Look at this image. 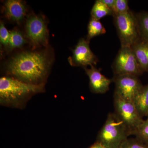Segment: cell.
Segmentation results:
<instances>
[{
    "label": "cell",
    "mask_w": 148,
    "mask_h": 148,
    "mask_svg": "<svg viewBox=\"0 0 148 148\" xmlns=\"http://www.w3.org/2000/svg\"><path fill=\"white\" fill-rule=\"evenodd\" d=\"M10 38V32H8L3 23L1 22L0 24V41L5 47L8 45Z\"/></svg>",
    "instance_id": "cell-21"
},
{
    "label": "cell",
    "mask_w": 148,
    "mask_h": 148,
    "mask_svg": "<svg viewBox=\"0 0 148 148\" xmlns=\"http://www.w3.org/2000/svg\"><path fill=\"white\" fill-rule=\"evenodd\" d=\"M90 67V69L84 68L86 73L89 77L90 90L96 94L106 93L109 90L110 84L112 80L105 77L94 66Z\"/></svg>",
    "instance_id": "cell-10"
},
{
    "label": "cell",
    "mask_w": 148,
    "mask_h": 148,
    "mask_svg": "<svg viewBox=\"0 0 148 148\" xmlns=\"http://www.w3.org/2000/svg\"><path fill=\"white\" fill-rule=\"evenodd\" d=\"M91 18L100 20V19L108 15L113 16L114 12L112 10L108 7L100 0L95 1L91 9Z\"/></svg>",
    "instance_id": "cell-14"
},
{
    "label": "cell",
    "mask_w": 148,
    "mask_h": 148,
    "mask_svg": "<svg viewBox=\"0 0 148 148\" xmlns=\"http://www.w3.org/2000/svg\"><path fill=\"white\" fill-rule=\"evenodd\" d=\"M5 12L7 17L12 21L19 23L24 18L26 8L23 2L19 0H9L4 5Z\"/></svg>",
    "instance_id": "cell-11"
},
{
    "label": "cell",
    "mask_w": 148,
    "mask_h": 148,
    "mask_svg": "<svg viewBox=\"0 0 148 148\" xmlns=\"http://www.w3.org/2000/svg\"><path fill=\"white\" fill-rule=\"evenodd\" d=\"M118 148H148V146L136 138H127Z\"/></svg>",
    "instance_id": "cell-19"
},
{
    "label": "cell",
    "mask_w": 148,
    "mask_h": 148,
    "mask_svg": "<svg viewBox=\"0 0 148 148\" xmlns=\"http://www.w3.org/2000/svg\"><path fill=\"white\" fill-rule=\"evenodd\" d=\"M89 148H106L104 146L102 145L101 144L98 142H95L94 144L92 145Z\"/></svg>",
    "instance_id": "cell-23"
},
{
    "label": "cell",
    "mask_w": 148,
    "mask_h": 148,
    "mask_svg": "<svg viewBox=\"0 0 148 148\" xmlns=\"http://www.w3.org/2000/svg\"><path fill=\"white\" fill-rule=\"evenodd\" d=\"M114 113L127 127L130 133L134 135L144 120L132 102L126 101L114 93Z\"/></svg>",
    "instance_id": "cell-5"
},
{
    "label": "cell",
    "mask_w": 148,
    "mask_h": 148,
    "mask_svg": "<svg viewBox=\"0 0 148 148\" xmlns=\"http://www.w3.org/2000/svg\"><path fill=\"white\" fill-rule=\"evenodd\" d=\"M131 47L141 70L148 72V42L140 38Z\"/></svg>",
    "instance_id": "cell-12"
},
{
    "label": "cell",
    "mask_w": 148,
    "mask_h": 148,
    "mask_svg": "<svg viewBox=\"0 0 148 148\" xmlns=\"http://www.w3.org/2000/svg\"><path fill=\"white\" fill-rule=\"evenodd\" d=\"M135 108L143 117L148 113V84L143 86L132 101Z\"/></svg>",
    "instance_id": "cell-13"
},
{
    "label": "cell",
    "mask_w": 148,
    "mask_h": 148,
    "mask_svg": "<svg viewBox=\"0 0 148 148\" xmlns=\"http://www.w3.org/2000/svg\"><path fill=\"white\" fill-rule=\"evenodd\" d=\"M130 10L127 0H115L114 5L112 9L114 15L126 13ZM113 15V16H114Z\"/></svg>",
    "instance_id": "cell-20"
},
{
    "label": "cell",
    "mask_w": 148,
    "mask_h": 148,
    "mask_svg": "<svg viewBox=\"0 0 148 148\" xmlns=\"http://www.w3.org/2000/svg\"><path fill=\"white\" fill-rule=\"evenodd\" d=\"M131 135L127 127L114 113H110L98 133L97 142L106 148H118Z\"/></svg>",
    "instance_id": "cell-2"
},
{
    "label": "cell",
    "mask_w": 148,
    "mask_h": 148,
    "mask_svg": "<svg viewBox=\"0 0 148 148\" xmlns=\"http://www.w3.org/2000/svg\"><path fill=\"white\" fill-rule=\"evenodd\" d=\"M147 118H148V113L147 114Z\"/></svg>",
    "instance_id": "cell-24"
},
{
    "label": "cell",
    "mask_w": 148,
    "mask_h": 148,
    "mask_svg": "<svg viewBox=\"0 0 148 148\" xmlns=\"http://www.w3.org/2000/svg\"><path fill=\"white\" fill-rule=\"evenodd\" d=\"M140 38L148 42V12H140L135 14Z\"/></svg>",
    "instance_id": "cell-15"
},
{
    "label": "cell",
    "mask_w": 148,
    "mask_h": 148,
    "mask_svg": "<svg viewBox=\"0 0 148 148\" xmlns=\"http://www.w3.org/2000/svg\"><path fill=\"white\" fill-rule=\"evenodd\" d=\"M25 42V40L21 32L17 30L10 32L8 46L10 49L20 47L24 45Z\"/></svg>",
    "instance_id": "cell-17"
},
{
    "label": "cell",
    "mask_w": 148,
    "mask_h": 148,
    "mask_svg": "<svg viewBox=\"0 0 148 148\" xmlns=\"http://www.w3.org/2000/svg\"><path fill=\"white\" fill-rule=\"evenodd\" d=\"M27 36L34 46L44 45L47 41L46 25L40 16L33 15L27 19L26 24Z\"/></svg>",
    "instance_id": "cell-9"
},
{
    "label": "cell",
    "mask_w": 148,
    "mask_h": 148,
    "mask_svg": "<svg viewBox=\"0 0 148 148\" xmlns=\"http://www.w3.org/2000/svg\"><path fill=\"white\" fill-rule=\"evenodd\" d=\"M47 54L40 52H24L12 58L9 72L24 82L34 84L44 77L50 65Z\"/></svg>",
    "instance_id": "cell-1"
},
{
    "label": "cell",
    "mask_w": 148,
    "mask_h": 148,
    "mask_svg": "<svg viewBox=\"0 0 148 148\" xmlns=\"http://www.w3.org/2000/svg\"><path fill=\"white\" fill-rule=\"evenodd\" d=\"M134 135H135V138L148 146V118L144 120L140 125Z\"/></svg>",
    "instance_id": "cell-18"
},
{
    "label": "cell",
    "mask_w": 148,
    "mask_h": 148,
    "mask_svg": "<svg viewBox=\"0 0 148 148\" xmlns=\"http://www.w3.org/2000/svg\"><path fill=\"white\" fill-rule=\"evenodd\" d=\"M89 42L84 38L79 40L73 51V55L69 58L70 64L74 66H94L98 61L89 45Z\"/></svg>",
    "instance_id": "cell-8"
},
{
    "label": "cell",
    "mask_w": 148,
    "mask_h": 148,
    "mask_svg": "<svg viewBox=\"0 0 148 148\" xmlns=\"http://www.w3.org/2000/svg\"><path fill=\"white\" fill-rule=\"evenodd\" d=\"M100 1L112 10L115 3V0H100Z\"/></svg>",
    "instance_id": "cell-22"
},
{
    "label": "cell",
    "mask_w": 148,
    "mask_h": 148,
    "mask_svg": "<svg viewBox=\"0 0 148 148\" xmlns=\"http://www.w3.org/2000/svg\"><path fill=\"white\" fill-rule=\"evenodd\" d=\"M44 88L43 84H34L8 77L0 79L1 103H10L29 95L39 92Z\"/></svg>",
    "instance_id": "cell-3"
},
{
    "label": "cell",
    "mask_w": 148,
    "mask_h": 148,
    "mask_svg": "<svg viewBox=\"0 0 148 148\" xmlns=\"http://www.w3.org/2000/svg\"><path fill=\"white\" fill-rule=\"evenodd\" d=\"M112 80L115 85L114 93L130 102L143 86L138 76L134 75H114Z\"/></svg>",
    "instance_id": "cell-7"
},
{
    "label": "cell",
    "mask_w": 148,
    "mask_h": 148,
    "mask_svg": "<svg viewBox=\"0 0 148 148\" xmlns=\"http://www.w3.org/2000/svg\"><path fill=\"white\" fill-rule=\"evenodd\" d=\"M114 75H140L143 72L131 47H121L112 65Z\"/></svg>",
    "instance_id": "cell-6"
},
{
    "label": "cell",
    "mask_w": 148,
    "mask_h": 148,
    "mask_svg": "<svg viewBox=\"0 0 148 148\" xmlns=\"http://www.w3.org/2000/svg\"><path fill=\"white\" fill-rule=\"evenodd\" d=\"M106 32V29L100 20L91 18L88 26L87 40L89 42L93 37L104 34Z\"/></svg>",
    "instance_id": "cell-16"
},
{
    "label": "cell",
    "mask_w": 148,
    "mask_h": 148,
    "mask_svg": "<svg viewBox=\"0 0 148 148\" xmlns=\"http://www.w3.org/2000/svg\"><path fill=\"white\" fill-rule=\"evenodd\" d=\"M113 16L121 47H131L140 38L135 14L130 10Z\"/></svg>",
    "instance_id": "cell-4"
}]
</instances>
